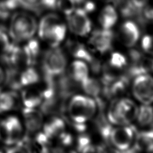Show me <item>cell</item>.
<instances>
[{
  "instance_id": "1",
  "label": "cell",
  "mask_w": 153,
  "mask_h": 153,
  "mask_svg": "<svg viewBox=\"0 0 153 153\" xmlns=\"http://www.w3.org/2000/svg\"><path fill=\"white\" fill-rule=\"evenodd\" d=\"M37 32L39 37L51 47H58L65 38L66 25L58 14L48 13L38 23Z\"/></svg>"
},
{
  "instance_id": "2",
  "label": "cell",
  "mask_w": 153,
  "mask_h": 153,
  "mask_svg": "<svg viewBox=\"0 0 153 153\" xmlns=\"http://www.w3.org/2000/svg\"><path fill=\"white\" fill-rule=\"evenodd\" d=\"M37 29L38 22L32 13L22 11L11 16L8 30L10 38L15 42L28 41L33 37Z\"/></svg>"
},
{
  "instance_id": "3",
  "label": "cell",
  "mask_w": 153,
  "mask_h": 153,
  "mask_svg": "<svg viewBox=\"0 0 153 153\" xmlns=\"http://www.w3.org/2000/svg\"><path fill=\"white\" fill-rule=\"evenodd\" d=\"M97 104L88 96L74 95L66 106L68 115L73 123L85 124L94 115Z\"/></svg>"
},
{
  "instance_id": "4",
  "label": "cell",
  "mask_w": 153,
  "mask_h": 153,
  "mask_svg": "<svg viewBox=\"0 0 153 153\" xmlns=\"http://www.w3.org/2000/svg\"><path fill=\"white\" fill-rule=\"evenodd\" d=\"M138 109L136 103L129 99H114L108 108L107 120L112 124L128 125L136 119Z\"/></svg>"
},
{
  "instance_id": "5",
  "label": "cell",
  "mask_w": 153,
  "mask_h": 153,
  "mask_svg": "<svg viewBox=\"0 0 153 153\" xmlns=\"http://www.w3.org/2000/svg\"><path fill=\"white\" fill-rule=\"evenodd\" d=\"M67 57L64 51L58 47H50L43 54L42 71L44 77L53 76L66 71Z\"/></svg>"
},
{
  "instance_id": "6",
  "label": "cell",
  "mask_w": 153,
  "mask_h": 153,
  "mask_svg": "<svg viewBox=\"0 0 153 153\" xmlns=\"http://www.w3.org/2000/svg\"><path fill=\"white\" fill-rule=\"evenodd\" d=\"M134 134L135 128L127 125L112 128L108 142L118 151H127L133 146Z\"/></svg>"
},
{
  "instance_id": "7",
  "label": "cell",
  "mask_w": 153,
  "mask_h": 153,
  "mask_svg": "<svg viewBox=\"0 0 153 153\" xmlns=\"http://www.w3.org/2000/svg\"><path fill=\"white\" fill-rule=\"evenodd\" d=\"M23 136V126L17 117L10 116L0 122V140L7 145L16 144Z\"/></svg>"
},
{
  "instance_id": "8",
  "label": "cell",
  "mask_w": 153,
  "mask_h": 153,
  "mask_svg": "<svg viewBox=\"0 0 153 153\" xmlns=\"http://www.w3.org/2000/svg\"><path fill=\"white\" fill-rule=\"evenodd\" d=\"M65 16L68 27L72 33L80 36L89 33L91 29V22L87 13L82 8H75Z\"/></svg>"
},
{
  "instance_id": "9",
  "label": "cell",
  "mask_w": 153,
  "mask_h": 153,
  "mask_svg": "<svg viewBox=\"0 0 153 153\" xmlns=\"http://www.w3.org/2000/svg\"><path fill=\"white\" fill-rule=\"evenodd\" d=\"M132 92L136 99L145 105L153 102V78L147 74L135 76Z\"/></svg>"
},
{
  "instance_id": "10",
  "label": "cell",
  "mask_w": 153,
  "mask_h": 153,
  "mask_svg": "<svg viewBox=\"0 0 153 153\" xmlns=\"http://www.w3.org/2000/svg\"><path fill=\"white\" fill-rule=\"evenodd\" d=\"M67 100V98L55 93L43 99L40 105L41 111L47 115H63L66 111Z\"/></svg>"
},
{
  "instance_id": "11",
  "label": "cell",
  "mask_w": 153,
  "mask_h": 153,
  "mask_svg": "<svg viewBox=\"0 0 153 153\" xmlns=\"http://www.w3.org/2000/svg\"><path fill=\"white\" fill-rule=\"evenodd\" d=\"M114 33L110 29H103L94 30L89 39V43L92 47L100 53L108 51L112 46Z\"/></svg>"
},
{
  "instance_id": "12",
  "label": "cell",
  "mask_w": 153,
  "mask_h": 153,
  "mask_svg": "<svg viewBox=\"0 0 153 153\" xmlns=\"http://www.w3.org/2000/svg\"><path fill=\"white\" fill-rule=\"evenodd\" d=\"M22 114L26 129L29 133H36L42 127L43 114L41 111L24 107Z\"/></svg>"
},
{
  "instance_id": "13",
  "label": "cell",
  "mask_w": 153,
  "mask_h": 153,
  "mask_svg": "<svg viewBox=\"0 0 153 153\" xmlns=\"http://www.w3.org/2000/svg\"><path fill=\"white\" fill-rule=\"evenodd\" d=\"M119 38L128 47H133L139 39L140 30L137 25L132 21H126L120 27Z\"/></svg>"
},
{
  "instance_id": "14",
  "label": "cell",
  "mask_w": 153,
  "mask_h": 153,
  "mask_svg": "<svg viewBox=\"0 0 153 153\" xmlns=\"http://www.w3.org/2000/svg\"><path fill=\"white\" fill-rule=\"evenodd\" d=\"M84 92L90 97H93L97 103L101 102V96L104 94V85L97 79L88 77L81 84ZM106 97V96H105Z\"/></svg>"
},
{
  "instance_id": "15",
  "label": "cell",
  "mask_w": 153,
  "mask_h": 153,
  "mask_svg": "<svg viewBox=\"0 0 153 153\" xmlns=\"http://www.w3.org/2000/svg\"><path fill=\"white\" fill-rule=\"evenodd\" d=\"M66 124L64 120L58 116H53L42 126V132L50 139L57 138L65 131Z\"/></svg>"
},
{
  "instance_id": "16",
  "label": "cell",
  "mask_w": 153,
  "mask_h": 153,
  "mask_svg": "<svg viewBox=\"0 0 153 153\" xmlns=\"http://www.w3.org/2000/svg\"><path fill=\"white\" fill-rule=\"evenodd\" d=\"M66 48L74 57L83 60L88 64L94 59L87 48L79 42L68 40L66 42Z\"/></svg>"
},
{
  "instance_id": "17",
  "label": "cell",
  "mask_w": 153,
  "mask_h": 153,
  "mask_svg": "<svg viewBox=\"0 0 153 153\" xmlns=\"http://www.w3.org/2000/svg\"><path fill=\"white\" fill-rule=\"evenodd\" d=\"M131 151H153V130L139 132L135 136Z\"/></svg>"
},
{
  "instance_id": "18",
  "label": "cell",
  "mask_w": 153,
  "mask_h": 153,
  "mask_svg": "<svg viewBox=\"0 0 153 153\" xmlns=\"http://www.w3.org/2000/svg\"><path fill=\"white\" fill-rule=\"evenodd\" d=\"M88 72L87 63L78 59L71 63L68 74L76 83L81 84L88 77Z\"/></svg>"
},
{
  "instance_id": "19",
  "label": "cell",
  "mask_w": 153,
  "mask_h": 153,
  "mask_svg": "<svg viewBox=\"0 0 153 153\" xmlns=\"http://www.w3.org/2000/svg\"><path fill=\"white\" fill-rule=\"evenodd\" d=\"M99 19L102 28L110 29L117 21L118 15L117 11L112 6L106 5L101 11Z\"/></svg>"
},
{
  "instance_id": "20",
  "label": "cell",
  "mask_w": 153,
  "mask_h": 153,
  "mask_svg": "<svg viewBox=\"0 0 153 153\" xmlns=\"http://www.w3.org/2000/svg\"><path fill=\"white\" fill-rule=\"evenodd\" d=\"M20 70L12 67L6 68L4 82L12 91H18L22 88L20 83Z\"/></svg>"
},
{
  "instance_id": "21",
  "label": "cell",
  "mask_w": 153,
  "mask_h": 153,
  "mask_svg": "<svg viewBox=\"0 0 153 153\" xmlns=\"http://www.w3.org/2000/svg\"><path fill=\"white\" fill-rule=\"evenodd\" d=\"M23 48L27 56L29 65H33L40 53L39 42L33 37L27 41V42L23 47Z\"/></svg>"
},
{
  "instance_id": "22",
  "label": "cell",
  "mask_w": 153,
  "mask_h": 153,
  "mask_svg": "<svg viewBox=\"0 0 153 153\" xmlns=\"http://www.w3.org/2000/svg\"><path fill=\"white\" fill-rule=\"evenodd\" d=\"M22 103L25 108H35L38 106H40L43 98L41 91L36 92L34 91L25 90L22 94Z\"/></svg>"
},
{
  "instance_id": "23",
  "label": "cell",
  "mask_w": 153,
  "mask_h": 153,
  "mask_svg": "<svg viewBox=\"0 0 153 153\" xmlns=\"http://www.w3.org/2000/svg\"><path fill=\"white\" fill-rule=\"evenodd\" d=\"M17 94L14 91H0V112H5L13 109L16 105Z\"/></svg>"
},
{
  "instance_id": "24",
  "label": "cell",
  "mask_w": 153,
  "mask_h": 153,
  "mask_svg": "<svg viewBox=\"0 0 153 153\" xmlns=\"http://www.w3.org/2000/svg\"><path fill=\"white\" fill-rule=\"evenodd\" d=\"M114 5L122 16L126 18L131 17L136 15H139L141 13H139L131 0H113Z\"/></svg>"
},
{
  "instance_id": "25",
  "label": "cell",
  "mask_w": 153,
  "mask_h": 153,
  "mask_svg": "<svg viewBox=\"0 0 153 153\" xmlns=\"http://www.w3.org/2000/svg\"><path fill=\"white\" fill-rule=\"evenodd\" d=\"M39 80V75L37 71L32 66L26 67L20 73V83L22 87L35 84Z\"/></svg>"
},
{
  "instance_id": "26",
  "label": "cell",
  "mask_w": 153,
  "mask_h": 153,
  "mask_svg": "<svg viewBox=\"0 0 153 153\" xmlns=\"http://www.w3.org/2000/svg\"><path fill=\"white\" fill-rule=\"evenodd\" d=\"M136 119L142 126H146L153 122V108L149 105L140 106L138 109Z\"/></svg>"
},
{
  "instance_id": "27",
  "label": "cell",
  "mask_w": 153,
  "mask_h": 153,
  "mask_svg": "<svg viewBox=\"0 0 153 153\" xmlns=\"http://www.w3.org/2000/svg\"><path fill=\"white\" fill-rule=\"evenodd\" d=\"M127 59L123 54L118 52H114L111 54L107 66L115 71L123 69L127 66Z\"/></svg>"
},
{
  "instance_id": "28",
  "label": "cell",
  "mask_w": 153,
  "mask_h": 153,
  "mask_svg": "<svg viewBox=\"0 0 153 153\" xmlns=\"http://www.w3.org/2000/svg\"><path fill=\"white\" fill-rule=\"evenodd\" d=\"M76 149L79 152H91L95 151L96 148L92 144L89 136L81 133L77 139Z\"/></svg>"
},
{
  "instance_id": "29",
  "label": "cell",
  "mask_w": 153,
  "mask_h": 153,
  "mask_svg": "<svg viewBox=\"0 0 153 153\" xmlns=\"http://www.w3.org/2000/svg\"><path fill=\"white\" fill-rule=\"evenodd\" d=\"M75 8L76 4L73 0H57L56 1V9L65 15L71 13Z\"/></svg>"
},
{
  "instance_id": "30",
  "label": "cell",
  "mask_w": 153,
  "mask_h": 153,
  "mask_svg": "<svg viewBox=\"0 0 153 153\" xmlns=\"http://www.w3.org/2000/svg\"><path fill=\"white\" fill-rule=\"evenodd\" d=\"M8 30L4 26H0V51L1 53L6 50L12 43L10 41Z\"/></svg>"
},
{
  "instance_id": "31",
  "label": "cell",
  "mask_w": 153,
  "mask_h": 153,
  "mask_svg": "<svg viewBox=\"0 0 153 153\" xmlns=\"http://www.w3.org/2000/svg\"><path fill=\"white\" fill-rule=\"evenodd\" d=\"M142 49L146 53L153 55V35H145L142 39Z\"/></svg>"
},
{
  "instance_id": "32",
  "label": "cell",
  "mask_w": 153,
  "mask_h": 153,
  "mask_svg": "<svg viewBox=\"0 0 153 153\" xmlns=\"http://www.w3.org/2000/svg\"><path fill=\"white\" fill-rule=\"evenodd\" d=\"M12 15V11L6 5L4 0H0V20H6Z\"/></svg>"
},
{
  "instance_id": "33",
  "label": "cell",
  "mask_w": 153,
  "mask_h": 153,
  "mask_svg": "<svg viewBox=\"0 0 153 153\" xmlns=\"http://www.w3.org/2000/svg\"><path fill=\"white\" fill-rule=\"evenodd\" d=\"M57 139H59L60 144L64 146H70L73 143V137L72 135L66 131L62 133Z\"/></svg>"
},
{
  "instance_id": "34",
  "label": "cell",
  "mask_w": 153,
  "mask_h": 153,
  "mask_svg": "<svg viewBox=\"0 0 153 153\" xmlns=\"http://www.w3.org/2000/svg\"><path fill=\"white\" fill-rule=\"evenodd\" d=\"M134 7L139 13H142V10L146 6L149 0H131Z\"/></svg>"
},
{
  "instance_id": "35",
  "label": "cell",
  "mask_w": 153,
  "mask_h": 153,
  "mask_svg": "<svg viewBox=\"0 0 153 153\" xmlns=\"http://www.w3.org/2000/svg\"><path fill=\"white\" fill-rule=\"evenodd\" d=\"M82 4L84 5L81 8H82L87 14L95 10V4L91 1L85 0Z\"/></svg>"
},
{
  "instance_id": "36",
  "label": "cell",
  "mask_w": 153,
  "mask_h": 153,
  "mask_svg": "<svg viewBox=\"0 0 153 153\" xmlns=\"http://www.w3.org/2000/svg\"><path fill=\"white\" fill-rule=\"evenodd\" d=\"M25 1L29 4H30L32 5H38L39 4V2L41 0H25Z\"/></svg>"
},
{
  "instance_id": "37",
  "label": "cell",
  "mask_w": 153,
  "mask_h": 153,
  "mask_svg": "<svg viewBox=\"0 0 153 153\" xmlns=\"http://www.w3.org/2000/svg\"><path fill=\"white\" fill-rule=\"evenodd\" d=\"M73 1L75 3L76 5H77L82 4L85 0H73Z\"/></svg>"
},
{
  "instance_id": "38",
  "label": "cell",
  "mask_w": 153,
  "mask_h": 153,
  "mask_svg": "<svg viewBox=\"0 0 153 153\" xmlns=\"http://www.w3.org/2000/svg\"><path fill=\"white\" fill-rule=\"evenodd\" d=\"M103 1H104L105 2H111V1H112L113 0H103Z\"/></svg>"
},
{
  "instance_id": "39",
  "label": "cell",
  "mask_w": 153,
  "mask_h": 153,
  "mask_svg": "<svg viewBox=\"0 0 153 153\" xmlns=\"http://www.w3.org/2000/svg\"><path fill=\"white\" fill-rule=\"evenodd\" d=\"M151 124H152V127H153V122H152V123ZM152 130H153V129H152Z\"/></svg>"
}]
</instances>
